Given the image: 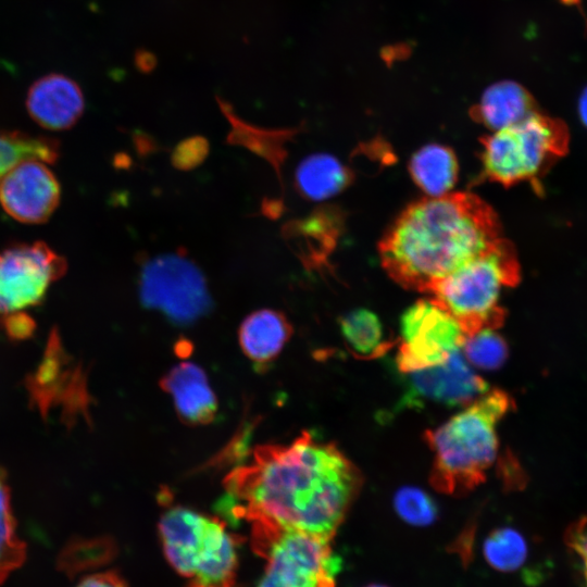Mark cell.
Wrapping results in <instances>:
<instances>
[{"label": "cell", "instance_id": "13", "mask_svg": "<svg viewBox=\"0 0 587 587\" xmlns=\"http://www.w3.org/2000/svg\"><path fill=\"white\" fill-rule=\"evenodd\" d=\"M84 107L79 86L62 74H48L37 79L27 92V111L46 129L72 127L82 116Z\"/></svg>", "mask_w": 587, "mask_h": 587}, {"label": "cell", "instance_id": "30", "mask_svg": "<svg viewBox=\"0 0 587 587\" xmlns=\"http://www.w3.org/2000/svg\"><path fill=\"white\" fill-rule=\"evenodd\" d=\"M577 111L580 122L587 128V87L584 88L579 96Z\"/></svg>", "mask_w": 587, "mask_h": 587}, {"label": "cell", "instance_id": "25", "mask_svg": "<svg viewBox=\"0 0 587 587\" xmlns=\"http://www.w3.org/2000/svg\"><path fill=\"white\" fill-rule=\"evenodd\" d=\"M394 508L404 522L426 526L436 520L437 505L433 498L416 487H402L394 497Z\"/></svg>", "mask_w": 587, "mask_h": 587}, {"label": "cell", "instance_id": "29", "mask_svg": "<svg viewBox=\"0 0 587 587\" xmlns=\"http://www.w3.org/2000/svg\"><path fill=\"white\" fill-rule=\"evenodd\" d=\"M76 587H126L113 573H100L84 578Z\"/></svg>", "mask_w": 587, "mask_h": 587}, {"label": "cell", "instance_id": "9", "mask_svg": "<svg viewBox=\"0 0 587 587\" xmlns=\"http://www.w3.org/2000/svg\"><path fill=\"white\" fill-rule=\"evenodd\" d=\"M466 335L457 319L432 297L420 299L400 317L398 370L408 374L446 362Z\"/></svg>", "mask_w": 587, "mask_h": 587}, {"label": "cell", "instance_id": "27", "mask_svg": "<svg viewBox=\"0 0 587 587\" xmlns=\"http://www.w3.org/2000/svg\"><path fill=\"white\" fill-rule=\"evenodd\" d=\"M209 153L205 138L196 136L180 141L173 150L172 163L179 170H191L200 165Z\"/></svg>", "mask_w": 587, "mask_h": 587}, {"label": "cell", "instance_id": "10", "mask_svg": "<svg viewBox=\"0 0 587 587\" xmlns=\"http://www.w3.org/2000/svg\"><path fill=\"white\" fill-rule=\"evenodd\" d=\"M66 261L45 242L0 251V320L36 305L66 272Z\"/></svg>", "mask_w": 587, "mask_h": 587}, {"label": "cell", "instance_id": "3", "mask_svg": "<svg viewBox=\"0 0 587 587\" xmlns=\"http://www.w3.org/2000/svg\"><path fill=\"white\" fill-rule=\"evenodd\" d=\"M513 409L503 390H487L447 422L426 430L434 460L429 474L439 492L461 496L478 487L498 450L497 425Z\"/></svg>", "mask_w": 587, "mask_h": 587}, {"label": "cell", "instance_id": "17", "mask_svg": "<svg viewBox=\"0 0 587 587\" xmlns=\"http://www.w3.org/2000/svg\"><path fill=\"white\" fill-rule=\"evenodd\" d=\"M409 173L415 185L427 197L451 192L457 183L459 163L454 151L440 143H428L413 153Z\"/></svg>", "mask_w": 587, "mask_h": 587}, {"label": "cell", "instance_id": "21", "mask_svg": "<svg viewBox=\"0 0 587 587\" xmlns=\"http://www.w3.org/2000/svg\"><path fill=\"white\" fill-rule=\"evenodd\" d=\"M59 146L51 138L29 136L20 132L0 133V178L14 165L26 160L52 163Z\"/></svg>", "mask_w": 587, "mask_h": 587}, {"label": "cell", "instance_id": "23", "mask_svg": "<svg viewBox=\"0 0 587 587\" xmlns=\"http://www.w3.org/2000/svg\"><path fill=\"white\" fill-rule=\"evenodd\" d=\"M25 546L15 534L7 475L0 469V583L24 560Z\"/></svg>", "mask_w": 587, "mask_h": 587}, {"label": "cell", "instance_id": "7", "mask_svg": "<svg viewBox=\"0 0 587 587\" xmlns=\"http://www.w3.org/2000/svg\"><path fill=\"white\" fill-rule=\"evenodd\" d=\"M251 540L266 561L258 587H335L340 558L330 539L254 519Z\"/></svg>", "mask_w": 587, "mask_h": 587}, {"label": "cell", "instance_id": "24", "mask_svg": "<svg viewBox=\"0 0 587 587\" xmlns=\"http://www.w3.org/2000/svg\"><path fill=\"white\" fill-rule=\"evenodd\" d=\"M461 349L465 360L471 364L489 371L502 366L509 353L504 338L492 328H485L467 336Z\"/></svg>", "mask_w": 587, "mask_h": 587}, {"label": "cell", "instance_id": "1", "mask_svg": "<svg viewBox=\"0 0 587 587\" xmlns=\"http://www.w3.org/2000/svg\"><path fill=\"white\" fill-rule=\"evenodd\" d=\"M363 485L357 465L332 442L303 432L287 445L257 446L225 489L232 514L332 539Z\"/></svg>", "mask_w": 587, "mask_h": 587}, {"label": "cell", "instance_id": "28", "mask_svg": "<svg viewBox=\"0 0 587 587\" xmlns=\"http://www.w3.org/2000/svg\"><path fill=\"white\" fill-rule=\"evenodd\" d=\"M2 322L9 334L14 337H25L34 328L33 320L23 312L10 314L3 317Z\"/></svg>", "mask_w": 587, "mask_h": 587}, {"label": "cell", "instance_id": "20", "mask_svg": "<svg viewBox=\"0 0 587 587\" xmlns=\"http://www.w3.org/2000/svg\"><path fill=\"white\" fill-rule=\"evenodd\" d=\"M218 101L224 114L229 118L233 126L227 141L234 145H242L262 158H265L272 163L279 175L280 165L286 155L283 145L288 138L295 135V129L263 130L255 128L238 120L237 116L232 114L228 104L221 100Z\"/></svg>", "mask_w": 587, "mask_h": 587}, {"label": "cell", "instance_id": "14", "mask_svg": "<svg viewBox=\"0 0 587 587\" xmlns=\"http://www.w3.org/2000/svg\"><path fill=\"white\" fill-rule=\"evenodd\" d=\"M174 402L179 417L187 424L205 425L217 412V399L205 372L192 362L172 367L160 382Z\"/></svg>", "mask_w": 587, "mask_h": 587}, {"label": "cell", "instance_id": "19", "mask_svg": "<svg viewBox=\"0 0 587 587\" xmlns=\"http://www.w3.org/2000/svg\"><path fill=\"white\" fill-rule=\"evenodd\" d=\"M339 326L349 351L357 358L374 359L394 346L385 340L380 320L369 309L350 311L340 317Z\"/></svg>", "mask_w": 587, "mask_h": 587}, {"label": "cell", "instance_id": "31", "mask_svg": "<svg viewBox=\"0 0 587 587\" xmlns=\"http://www.w3.org/2000/svg\"><path fill=\"white\" fill-rule=\"evenodd\" d=\"M366 587H387V586H385V585H379V584H371V585H369V586H366Z\"/></svg>", "mask_w": 587, "mask_h": 587}, {"label": "cell", "instance_id": "5", "mask_svg": "<svg viewBox=\"0 0 587 587\" xmlns=\"http://www.w3.org/2000/svg\"><path fill=\"white\" fill-rule=\"evenodd\" d=\"M165 557L188 587H233L237 541L223 521L180 505L159 521Z\"/></svg>", "mask_w": 587, "mask_h": 587}, {"label": "cell", "instance_id": "12", "mask_svg": "<svg viewBox=\"0 0 587 587\" xmlns=\"http://www.w3.org/2000/svg\"><path fill=\"white\" fill-rule=\"evenodd\" d=\"M60 195L59 182L40 160L20 162L0 178V203L22 223L46 222L58 208Z\"/></svg>", "mask_w": 587, "mask_h": 587}, {"label": "cell", "instance_id": "2", "mask_svg": "<svg viewBox=\"0 0 587 587\" xmlns=\"http://www.w3.org/2000/svg\"><path fill=\"white\" fill-rule=\"evenodd\" d=\"M502 237L495 210L472 192L410 203L384 233L383 268L400 286L430 294L458 267Z\"/></svg>", "mask_w": 587, "mask_h": 587}, {"label": "cell", "instance_id": "18", "mask_svg": "<svg viewBox=\"0 0 587 587\" xmlns=\"http://www.w3.org/2000/svg\"><path fill=\"white\" fill-rule=\"evenodd\" d=\"M353 179L351 170L335 157L315 153L303 159L295 173L298 192L305 199L321 201L345 190Z\"/></svg>", "mask_w": 587, "mask_h": 587}, {"label": "cell", "instance_id": "6", "mask_svg": "<svg viewBox=\"0 0 587 587\" xmlns=\"http://www.w3.org/2000/svg\"><path fill=\"white\" fill-rule=\"evenodd\" d=\"M480 142L483 175L488 180L503 187L529 182L540 192L541 176L567 153L570 133L563 121L537 111Z\"/></svg>", "mask_w": 587, "mask_h": 587}, {"label": "cell", "instance_id": "11", "mask_svg": "<svg viewBox=\"0 0 587 587\" xmlns=\"http://www.w3.org/2000/svg\"><path fill=\"white\" fill-rule=\"evenodd\" d=\"M488 389L487 383L458 350L439 365L408 373L400 404L405 408L422 407L426 402L445 407L467 405Z\"/></svg>", "mask_w": 587, "mask_h": 587}, {"label": "cell", "instance_id": "15", "mask_svg": "<svg viewBox=\"0 0 587 587\" xmlns=\"http://www.w3.org/2000/svg\"><path fill=\"white\" fill-rule=\"evenodd\" d=\"M538 111L532 93L513 80L490 85L470 110L471 117L491 132L514 125Z\"/></svg>", "mask_w": 587, "mask_h": 587}, {"label": "cell", "instance_id": "8", "mask_svg": "<svg viewBox=\"0 0 587 587\" xmlns=\"http://www.w3.org/2000/svg\"><path fill=\"white\" fill-rule=\"evenodd\" d=\"M141 303L175 324L196 322L212 307L201 270L180 253L161 254L147 261L140 271Z\"/></svg>", "mask_w": 587, "mask_h": 587}, {"label": "cell", "instance_id": "22", "mask_svg": "<svg viewBox=\"0 0 587 587\" xmlns=\"http://www.w3.org/2000/svg\"><path fill=\"white\" fill-rule=\"evenodd\" d=\"M483 554L487 563L503 573L517 571L528 555L526 540L517 530L501 527L492 530L485 539Z\"/></svg>", "mask_w": 587, "mask_h": 587}, {"label": "cell", "instance_id": "4", "mask_svg": "<svg viewBox=\"0 0 587 587\" xmlns=\"http://www.w3.org/2000/svg\"><path fill=\"white\" fill-rule=\"evenodd\" d=\"M520 279L515 248L502 236L439 282L429 295L457 319L467 337L503 324L501 289L517 285Z\"/></svg>", "mask_w": 587, "mask_h": 587}, {"label": "cell", "instance_id": "16", "mask_svg": "<svg viewBox=\"0 0 587 587\" xmlns=\"http://www.w3.org/2000/svg\"><path fill=\"white\" fill-rule=\"evenodd\" d=\"M292 334L287 317L276 310L262 309L242 321L238 340L243 354L255 365L265 366L274 361Z\"/></svg>", "mask_w": 587, "mask_h": 587}, {"label": "cell", "instance_id": "26", "mask_svg": "<svg viewBox=\"0 0 587 587\" xmlns=\"http://www.w3.org/2000/svg\"><path fill=\"white\" fill-rule=\"evenodd\" d=\"M564 539L576 564L579 587H587V517L569 526Z\"/></svg>", "mask_w": 587, "mask_h": 587}]
</instances>
